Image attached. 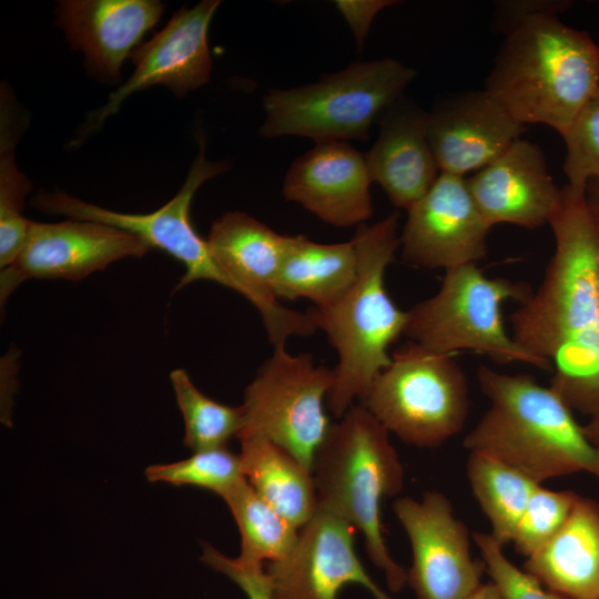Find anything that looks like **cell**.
I'll use <instances>...</instances> for the list:
<instances>
[{"label":"cell","instance_id":"18","mask_svg":"<svg viewBox=\"0 0 599 599\" xmlns=\"http://www.w3.org/2000/svg\"><path fill=\"white\" fill-rule=\"evenodd\" d=\"M428 139L440 172L465 176L499 156L526 131L485 89L445 97L428 112Z\"/></svg>","mask_w":599,"mask_h":599},{"label":"cell","instance_id":"1","mask_svg":"<svg viewBox=\"0 0 599 599\" xmlns=\"http://www.w3.org/2000/svg\"><path fill=\"white\" fill-rule=\"evenodd\" d=\"M549 221L555 252L539 287L510 316L511 336L548 362L550 387L573 410L599 412V219L566 185Z\"/></svg>","mask_w":599,"mask_h":599},{"label":"cell","instance_id":"6","mask_svg":"<svg viewBox=\"0 0 599 599\" xmlns=\"http://www.w3.org/2000/svg\"><path fill=\"white\" fill-rule=\"evenodd\" d=\"M416 71L392 58L357 61L314 83L270 90L263 98V138L316 142L367 140L384 111L404 95Z\"/></svg>","mask_w":599,"mask_h":599},{"label":"cell","instance_id":"34","mask_svg":"<svg viewBox=\"0 0 599 599\" xmlns=\"http://www.w3.org/2000/svg\"><path fill=\"white\" fill-rule=\"evenodd\" d=\"M392 0H337L335 7L346 20L358 49L364 41L375 17L385 8L394 6Z\"/></svg>","mask_w":599,"mask_h":599},{"label":"cell","instance_id":"25","mask_svg":"<svg viewBox=\"0 0 599 599\" xmlns=\"http://www.w3.org/2000/svg\"><path fill=\"white\" fill-rule=\"evenodd\" d=\"M466 471L471 491L490 522L491 537L511 542L529 498L539 483L486 455L469 453Z\"/></svg>","mask_w":599,"mask_h":599},{"label":"cell","instance_id":"36","mask_svg":"<svg viewBox=\"0 0 599 599\" xmlns=\"http://www.w3.org/2000/svg\"><path fill=\"white\" fill-rule=\"evenodd\" d=\"M467 599H504L498 588L493 581L483 583L471 596Z\"/></svg>","mask_w":599,"mask_h":599},{"label":"cell","instance_id":"27","mask_svg":"<svg viewBox=\"0 0 599 599\" xmlns=\"http://www.w3.org/2000/svg\"><path fill=\"white\" fill-rule=\"evenodd\" d=\"M0 267L11 265L21 252L31 225L23 204L32 185L16 163L14 148L22 116L12 98L1 99L0 112Z\"/></svg>","mask_w":599,"mask_h":599},{"label":"cell","instance_id":"32","mask_svg":"<svg viewBox=\"0 0 599 599\" xmlns=\"http://www.w3.org/2000/svg\"><path fill=\"white\" fill-rule=\"evenodd\" d=\"M473 540L478 547L491 581L504 599H566L547 588L505 555L504 546L490 534L475 531Z\"/></svg>","mask_w":599,"mask_h":599},{"label":"cell","instance_id":"24","mask_svg":"<svg viewBox=\"0 0 599 599\" xmlns=\"http://www.w3.org/2000/svg\"><path fill=\"white\" fill-rule=\"evenodd\" d=\"M238 440V457L247 483L275 511L301 529L318 507L312 470L266 438Z\"/></svg>","mask_w":599,"mask_h":599},{"label":"cell","instance_id":"26","mask_svg":"<svg viewBox=\"0 0 599 599\" xmlns=\"http://www.w3.org/2000/svg\"><path fill=\"white\" fill-rule=\"evenodd\" d=\"M221 497L229 506L240 530V561L263 566L264 561H278L290 554L300 531L275 511L246 479L223 493Z\"/></svg>","mask_w":599,"mask_h":599},{"label":"cell","instance_id":"8","mask_svg":"<svg viewBox=\"0 0 599 599\" xmlns=\"http://www.w3.org/2000/svg\"><path fill=\"white\" fill-rule=\"evenodd\" d=\"M362 405L405 444L433 448L461 432L470 402L453 355L412 342L390 355Z\"/></svg>","mask_w":599,"mask_h":599},{"label":"cell","instance_id":"29","mask_svg":"<svg viewBox=\"0 0 599 599\" xmlns=\"http://www.w3.org/2000/svg\"><path fill=\"white\" fill-rule=\"evenodd\" d=\"M145 476L152 483L194 486L219 496L245 479L238 455L227 447L194 451L175 463L149 466Z\"/></svg>","mask_w":599,"mask_h":599},{"label":"cell","instance_id":"5","mask_svg":"<svg viewBox=\"0 0 599 599\" xmlns=\"http://www.w3.org/2000/svg\"><path fill=\"white\" fill-rule=\"evenodd\" d=\"M318 506L361 531L366 552L394 592L407 583V572L392 557L384 538L382 502L400 493L404 467L389 432L362 404L353 405L319 446L313 464Z\"/></svg>","mask_w":599,"mask_h":599},{"label":"cell","instance_id":"38","mask_svg":"<svg viewBox=\"0 0 599 599\" xmlns=\"http://www.w3.org/2000/svg\"><path fill=\"white\" fill-rule=\"evenodd\" d=\"M599 479V478H598Z\"/></svg>","mask_w":599,"mask_h":599},{"label":"cell","instance_id":"23","mask_svg":"<svg viewBox=\"0 0 599 599\" xmlns=\"http://www.w3.org/2000/svg\"><path fill=\"white\" fill-rule=\"evenodd\" d=\"M353 240L319 243L305 235H287L282 264L274 284L277 300L311 301L316 308L335 303L357 274Z\"/></svg>","mask_w":599,"mask_h":599},{"label":"cell","instance_id":"17","mask_svg":"<svg viewBox=\"0 0 599 599\" xmlns=\"http://www.w3.org/2000/svg\"><path fill=\"white\" fill-rule=\"evenodd\" d=\"M372 183L364 154L347 142L326 141L294 160L282 193L329 225L359 226L373 215Z\"/></svg>","mask_w":599,"mask_h":599},{"label":"cell","instance_id":"13","mask_svg":"<svg viewBox=\"0 0 599 599\" xmlns=\"http://www.w3.org/2000/svg\"><path fill=\"white\" fill-rule=\"evenodd\" d=\"M152 250L141 237L92 221L32 222L14 262L0 273L1 306L30 278L80 281L126 257Z\"/></svg>","mask_w":599,"mask_h":599},{"label":"cell","instance_id":"30","mask_svg":"<svg viewBox=\"0 0 599 599\" xmlns=\"http://www.w3.org/2000/svg\"><path fill=\"white\" fill-rule=\"evenodd\" d=\"M578 496L538 485L514 532L515 549L527 558L544 547L564 526Z\"/></svg>","mask_w":599,"mask_h":599},{"label":"cell","instance_id":"3","mask_svg":"<svg viewBox=\"0 0 599 599\" xmlns=\"http://www.w3.org/2000/svg\"><path fill=\"white\" fill-rule=\"evenodd\" d=\"M477 379L490 406L464 438L469 453L495 458L539 484L580 471L599 478V457L583 426L550 386L484 365Z\"/></svg>","mask_w":599,"mask_h":599},{"label":"cell","instance_id":"19","mask_svg":"<svg viewBox=\"0 0 599 599\" xmlns=\"http://www.w3.org/2000/svg\"><path fill=\"white\" fill-rule=\"evenodd\" d=\"M486 221L537 229L549 223L560 206L562 190L548 172L538 145L516 140L499 156L467 179Z\"/></svg>","mask_w":599,"mask_h":599},{"label":"cell","instance_id":"35","mask_svg":"<svg viewBox=\"0 0 599 599\" xmlns=\"http://www.w3.org/2000/svg\"><path fill=\"white\" fill-rule=\"evenodd\" d=\"M585 434L599 457V412L590 416L583 426Z\"/></svg>","mask_w":599,"mask_h":599},{"label":"cell","instance_id":"9","mask_svg":"<svg viewBox=\"0 0 599 599\" xmlns=\"http://www.w3.org/2000/svg\"><path fill=\"white\" fill-rule=\"evenodd\" d=\"M334 369L307 353L275 346L246 386L237 439L263 437L283 447L313 473L315 455L332 425L324 403Z\"/></svg>","mask_w":599,"mask_h":599},{"label":"cell","instance_id":"16","mask_svg":"<svg viewBox=\"0 0 599 599\" xmlns=\"http://www.w3.org/2000/svg\"><path fill=\"white\" fill-rule=\"evenodd\" d=\"M407 212L399 246L405 262L446 271L477 264L486 256L493 226L478 209L465 176L440 172Z\"/></svg>","mask_w":599,"mask_h":599},{"label":"cell","instance_id":"22","mask_svg":"<svg viewBox=\"0 0 599 599\" xmlns=\"http://www.w3.org/2000/svg\"><path fill=\"white\" fill-rule=\"evenodd\" d=\"M524 570L566 599H599V504L578 496L560 530Z\"/></svg>","mask_w":599,"mask_h":599},{"label":"cell","instance_id":"31","mask_svg":"<svg viewBox=\"0 0 599 599\" xmlns=\"http://www.w3.org/2000/svg\"><path fill=\"white\" fill-rule=\"evenodd\" d=\"M561 136L568 185L586 190L588 182H599V89Z\"/></svg>","mask_w":599,"mask_h":599},{"label":"cell","instance_id":"21","mask_svg":"<svg viewBox=\"0 0 599 599\" xmlns=\"http://www.w3.org/2000/svg\"><path fill=\"white\" fill-rule=\"evenodd\" d=\"M158 0H63L58 24L74 50L84 54L94 73L115 81L128 57L160 20Z\"/></svg>","mask_w":599,"mask_h":599},{"label":"cell","instance_id":"4","mask_svg":"<svg viewBox=\"0 0 599 599\" xmlns=\"http://www.w3.org/2000/svg\"><path fill=\"white\" fill-rule=\"evenodd\" d=\"M599 89V45L557 14L536 16L505 37L486 80L519 123L562 135Z\"/></svg>","mask_w":599,"mask_h":599},{"label":"cell","instance_id":"37","mask_svg":"<svg viewBox=\"0 0 599 599\" xmlns=\"http://www.w3.org/2000/svg\"><path fill=\"white\" fill-rule=\"evenodd\" d=\"M587 201L599 219V182L590 181L586 186Z\"/></svg>","mask_w":599,"mask_h":599},{"label":"cell","instance_id":"20","mask_svg":"<svg viewBox=\"0 0 599 599\" xmlns=\"http://www.w3.org/2000/svg\"><path fill=\"white\" fill-rule=\"evenodd\" d=\"M377 123L378 135L364 154L372 181L394 206L408 211L440 174L428 139V112L402 95Z\"/></svg>","mask_w":599,"mask_h":599},{"label":"cell","instance_id":"12","mask_svg":"<svg viewBox=\"0 0 599 599\" xmlns=\"http://www.w3.org/2000/svg\"><path fill=\"white\" fill-rule=\"evenodd\" d=\"M393 509L410 544L407 582L417 599H467L483 585L486 566L473 556L469 531L444 494L399 497Z\"/></svg>","mask_w":599,"mask_h":599},{"label":"cell","instance_id":"7","mask_svg":"<svg viewBox=\"0 0 599 599\" xmlns=\"http://www.w3.org/2000/svg\"><path fill=\"white\" fill-rule=\"evenodd\" d=\"M532 292L525 282L487 277L477 264L446 270L437 293L407 311L404 335L439 354L471 351L499 364L551 369L548 362L518 345L502 319V303L521 304Z\"/></svg>","mask_w":599,"mask_h":599},{"label":"cell","instance_id":"15","mask_svg":"<svg viewBox=\"0 0 599 599\" xmlns=\"http://www.w3.org/2000/svg\"><path fill=\"white\" fill-rule=\"evenodd\" d=\"M356 529L318 506L287 556L267 565L272 599H336L357 583L375 599H393L370 578L355 550Z\"/></svg>","mask_w":599,"mask_h":599},{"label":"cell","instance_id":"28","mask_svg":"<svg viewBox=\"0 0 599 599\" xmlns=\"http://www.w3.org/2000/svg\"><path fill=\"white\" fill-rule=\"evenodd\" d=\"M171 384L181 410L185 434L183 444L193 451L226 447L242 427V408L221 404L203 394L187 373H170Z\"/></svg>","mask_w":599,"mask_h":599},{"label":"cell","instance_id":"2","mask_svg":"<svg viewBox=\"0 0 599 599\" xmlns=\"http://www.w3.org/2000/svg\"><path fill=\"white\" fill-rule=\"evenodd\" d=\"M398 214L357 226L353 242L357 274L349 288L332 305L306 313L323 331L338 355L334 383L326 398L341 418L362 400L378 374L390 363L389 346L405 333L407 312L397 307L385 288V272L400 246Z\"/></svg>","mask_w":599,"mask_h":599},{"label":"cell","instance_id":"33","mask_svg":"<svg viewBox=\"0 0 599 599\" xmlns=\"http://www.w3.org/2000/svg\"><path fill=\"white\" fill-rule=\"evenodd\" d=\"M571 4L568 0H500L495 3L491 28L506 37L536 16H558Z\"/></svg>","mask_w":599,"mask_h":599},{"label":"cell","instance_id":"10","mask_svg":"<svg viewBox=\"0 0 599 599\" xmlns=\"http://www.w3.org/2000/svg\"><path fill=\"white\" fill-rule=\"evenodd\" d=\"M187 176L177 193L163 206L150 213H123L84 202L63 192L40 191L32 205L42 212L70 220L92 221L111 225L141 237L152 248H159L184 266L175 291L196 281H211L230 288L229 281L211 254L206 238L195 231L191 204L196 191L209 180L227 171L226 161H209L204 141Z\"/></svg>","mask_w":599,"mask_h":599},{"label":"cell","instance_id":"11","mask_svg":"<svg viewBox=\"0 0 599 599\" xmlns=\"http://www.w3.org/2000/svg\"><path fill=\"white\" fill-rule=\"evenodd\" d=\"M286 240L287 235L238 211L214 221L206 237L230 288L257 309L274 347L285 346L292 336H308L316 331L307 313L283 306L274 295Z\"/></svg>","mask_w":599,"mask_h":599},{"label":"cell","instance_id":"14","mask_svg":"<svg viewBox=\"0 0 599 599\" xmlns=\"http://www.w3.org/2000/svg\"><path fill=\"white\" fill-rule=\"evenodd\" d=\"M220 0H203L180 9L151 40L131 54L132 75L113 91L104 105L91 112L78 139L92 133L133 93L153 85L167 87L183 97L205 85L211 78L209 29Z\"/></svg>","mask_w":599,"mask_h":599}]
</instances>
